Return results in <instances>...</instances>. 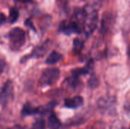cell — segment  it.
<instances>
[{
  "mask_svg": "<svg viewBox=\"0 0 130 129\" xmlns=\"http://www.w3.org/2000/svg\"><path fill=\"white\" fill-rule=\"evenodd\" d=\"M47 124L50 129H59L61 127V122L54 113H51L48 117Z\"/></svg>",
  "mask_w": 130,
  "mask_h": 129,
  "instance_id": "obj_11",
  "label": "cell"
},
{
  "mask_svg": "<svg viewBox=\"0 0 130 129\" xmlns=\"http://www.w3.org/2000/svg\"><path fill=\"white\" fill-rule=\"evenodd\" d=\"M93 66H94V64H93L92 60H89V62L87 63V65L84 68L74 69L72 71V75L78 77V78L81 75H85L89 73V71L92 69Z\"/></svg>",
  "mask_w": 130,
  "mask_h": 129,
  "instance_id": "obj_10",
  "label": "cell"
},
{
  "mask_svg": "<svg viewBox=\"0 0 130 129\" xmlns=\"http://www.w3.org/2000/svg\"><path fill=\"white\" fill-rule=\"evenodd\" d=\"M5 62L2 59H0V74H2L5 69Z\"/></svg>",
  "mask_w": 130,
  "mask_h": 129,
  "instance_id": "obj_19",
  "label": "cell"
},
{
  "mask_svg": "<svg viewBox=\"0 0 130 129\" xmlns=\"http://www.w3.org/2000/svg\"><path fill=\"white\" fill-rule=\"evenodd\" d=\"M21 1H27V0H21Z\"/></svg>",
  "mask_w": 130,
  "mask_h": 129,
  "instance_id": "obj_22",
  "label": "cell"
},
{
  "mask_svg": "<svg viewBox=\"0 0 130 129\" xmlns=\"http://www.w3.org/2000/svg\"><path fill=\"white\" fill-rule=\"evenodd\" d=\"M8 129H12V128H8Z\"/></svg>",
  "mask_w": 130,
  "mask_h": 129,
  "instance_id": "obj_23",
  "label": "cell"
},
{
  "mask_svg": "<svg viewBox=\"0 0 130 129\" xmlns=\"http://www.w3.org/2000/svg\"><path fill=\"white\" fill-rule=\"evenodd\" d=\"M59 30L66 35H71L72 33H78L81 32V29L76 22L67 21H63L60 24Z\"/></svg>",
  "mask_w": 130,
  "mask_h": 129,
  "instance_id": "obj_5",
  "label": "cell"
},
{
  "mask_svg": "<svg viewBox=\"0 0 130 129\" xmlns=\"http://www.w3.org/2000/svg\"><path fill=\"white\" fill-rule=\"evenodd\" d=\"M66 82L68 84V86L70 88H72V89H75L77 87H78V85L80 84L79 80H78V77H75V76H73V75H72L70 78H69L66 80Z\"/></svg>",
  "mask_w": 130,
  "mask_h": 129,
  "instance_id": "obj_14",
  "label": "cell"
},
{
  "mask_svg": "<svg viewBox=\"0 0 130 129\" xmlns=\"http://www.w3.org/2000/svg\"><path fill=\"white\" fill-rule=\"evenodd\" d=\"M129 129H130V128H129Z\"/></svg>",
  "mask_w": 130,
  "mask_h": 129,
  "instance_id": "obj_24",
  "label": "cell"
},
{
  "mask_svg": "<svg viewBox=\"0 0 130 129\" xmlns=\"http://www.w3.org/2000/svg\"><path fill=\"white\" fill-rule=\"evenodd\" d=\"M73 47H74V50L76 52H80L82 49V47H83V42L76 38L74 40V42H73Z\"/></svg>",
  "mask_w": 130,
  "mask_h": 129,
  "instance_id": "obj_16",
  "label": "cell"
},
{
  "mask_svg": "<svg viewBox=\"0 0 130 129\" xmlns=\"http://www.w3.org/2000/svg\"><path fill=\"white\" fill-rule=\"evenodd\" d=\"M12 49H20L25 43V33L20 27L13 28L8 34Z\"/></svg>",
  "mask_w": 130,
  "mask_h": 129,
  "instance_id": "obj_2",
  "label": "cell"
},
{
  "mask_svg": "<svg viewBox=\"0 0 130 129\" xmlns=\"http://www.w3.org/2000/svg\"><path fill=\"white\" fill-rule=\"evenodd\" d=\"M62 59V56L60 53H59L58 52H56V51H53L48 56V57L46 60V63L47 65H54V64L57 63L58 62H59Z\"/></svg>",
  "mask_w": 130,
  "mask_h": 129,
  "instance_id": "obj_12",
  "label": "cell"
},
{
  "mask_svg": "<svg viewBox=\"0 0 130 129\" xmlns=\"http://www.w3.org/2000/svg\"><path fill=\"white\" fill-rule=\"evenodd\" d=\"M83 98L79 96H76L72 98L66 99L64 101L65 106L70 108V109H77L82 106L83 104Z\"/></svg>",
  "mask_w": 130,
  "mask_h": 129,
  "instance_id": "obj_9",
  "label": "cell"
},
{
  "mask_svg": "<svg viewBox=\"0 0 130 129\" xmlns=\"http://www.w3.org/2000/svg\"><path fill=\"white\" fill-rule=\"evenodd\" d=\"M18 16H19V12H18V10L13 7L10 9V11H9V17H8V19H9V22L11 24H14L16 22V21L18 20Z\"/></svg>",
  "mask_w": 130,
  "mask_h": 129,
  "instance_id": "obj_13",
  "label": "cell"
},
{
  "mask_svg": "<svg viewBox=\"0 0 130 129\" xmlns=\"http://www.w3.org/2000/svg\"><path fill=\"white\" fill-rule=\"evenodd\" d=\"M98 84H99V81L95 75H93L88 81V85L91 88L97 87L98 86Z\"/></svg>",
  "mask_w": 130,
  "mask_h": 129,
  "instance_id": "obj_17",
  "label": "cell"
},
{
  "mask_svg": "<svg viewBox=\"0 0 130 129\" xmlns=\"http://www.w3.org/2000/svg\"><path fill=\"white\" fill-rule=\"evenodd\" d=\"M59 70L56 68H49L45 69L40 78V84L42 86H50L55 84L59 78Z\"/></svg>",
  "mask_w": 130,
  "mask_h": 129,
  "instance_id": "obj_1",
  "label": "cell"
},
{
  "mask_svg": "<svg viewBox=\"0 0 130 129\" xmlns=\"http://www.w3.org/2000/svg\"><path fill=\"white\" fill-rule=\"evenodd\" d=\"M13 94H14V90H13L12 84L10 81H8L5 84L3 88L1 90L0 99L2 100L3 103H6L11 98L13 97Z\"/></svg>",
  "mask_w": 130,
  "mask_h": 129,
  "instance_id": "obj_7",
  "label": "cell"
},
{
  "mask_svg": "<svg viewBox=\"0 0 130 129\" xmlns=\"http://www.w3.org/2000/svg\"><path fill=\"white\" fill-rule=\"evenodd\" d=\"M128 54H129V56H130V45L129 46V48H128Z\"/></svg>",
  "mask_w": 130,
  "mask_h": 129,
  "instance_id": "obj_21",
  "label": "cell"
},
{
  "mask_svg": "<svg viewBox=\"0 0 130 129\" xmlns=\"http://www.w3.org/2000/svg\"><path fill=\"white\" fill-rule=\"evenodd\" d=\"M98 106L99 109L103 111L104 113H111L113 110H115L116 100L112 97H101L98 102Z\"/></svg>",
  "mask_w": 130,
  "mask_h": 129,
  "instance_id": "obj_3",
  "label": "cell"
},
{
  "mask_svg": "<svg viewBox=\"0 0 130 129\" xmlns=\"http://www.w3.org/2000/svg\"><path fill=\"white\" fill-rule=\"evenodd\" d=\"M98 24V14L95 11L87 14L84 22V30L87 35L91 34L95 30Z\"/></svg>",
  "mask_w": 130,
  "mask_h": 129,
  "instance_id": "obj_4",
  "label": "cell"
},
{
  "mask_svg": "<svg viewBox=\"0 0 130 129\" xmlns=\"http://www.w3.org/2000/svg\"><path fill=\"white\" fill-rule=\"evenodd\" d=\"M45 112H46V109L42 106L34 107L30 103H26L23 106V108L21 109V116H26L35 115V114H42L44 113Z\"/></svg>",
  "mask_w": 130,
  "mask_h": 129,
  "instance_id": "obj_8",
  "label": "cell"
},
{
  "mask_svg": "<svg viewBox=\"0 0 130 129\" xmlns=\"http://www.w3.org/2000/svg\"><path fill=\"white\" fill-rule=\"evenodd\" d=\"M50 46V43L49 41L44 43L43 45L40 46H37V48H35L34 49V51L32 52V53L30 55H29V56H27V58H23L21 59V62H24V61H26L27 59H31V58H36V59H38V58H40V57H43L46 52H47L49 47Z\"/></svg>",
  "mask_w": 130,
  "mask_h": 129,
  "instance_id": "obj_6",
  "label": "cell"
},
{
  "mask_svg": "<svg viewBox=\"0 0 130 129\" xmlns=\"http://www.w3.org/2000/svg\"><path fill=\"white\" fill-rule=\"evenodd\" d=\"M45 128H46L45 121L43 119H38L33 124L31 129H45Z\"/></svg>",
  "mask_w": 130,
  "mask_h": 129,
  "instance_id": "obj_15",
  "label": "cell"
},
{
  "mask_svg": "<svg viewBox=\"0 0 130 129\" xmlns=\"http://www.w3.org/2000/svg\"><path fill=\"white\" fill-rule=\"evenodd\" d=\"M6 21V17L5 16V14L2 12H0V25L5 24Z\"/></svg>",
  "mask_w": 130,
  "mask_h": 129,
  "instance_id": "obj_20",
  "label": "cell"
},
{
  "mask_svg": "<svg viewBox=\"0 0 130 129\" xmlns=\"http://www.w3.org/2000/svg\"><path fill=\"white\" fill-rule=\"evenodd\" d=\"M25 25L27 26V27H30V28H31L32 30H34V31H36V30H35L34 27L33 26V24H32V22H31V21H30V19L26 20V21H25Z\"/></svg>",
  "mask_w": 130,
  "mask_h": 129,
  "instance_id": "obj_18",
  "label": "cell"
}]
</instances>
